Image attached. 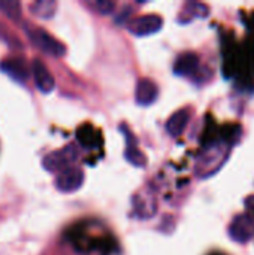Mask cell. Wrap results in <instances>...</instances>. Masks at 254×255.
I'll return each instance as SVG.
<instances>
[{"label": "cell", "instance_id": "cell-1", "mask_svg": "<svg viewBox=\"0 0 254 255\" xmlns=\"http://www.w3.org/2000/svg\"><path fill=\"white\" fill-rule=\"evenodd\" d=\"M24 31H25V36L28 37V40L36 48H39L43 54H46L49 57H55V58L63 57L66 54V46L58 39H55L51 33H48L45 28L37 27L31 22H25Z\"/></svg>", "mask_w": 254, "mask_h": 255}, {"label": "cell", "instance_id": "cell-2", "mask_svg": "<svg viewBox=\"0 0 254 255\" xmlns=\"http://www.w3.org/2000/svg\"><path fill=\"white\" fill-rule=\"evenodd\" d=\"M229 154V146L225 142H217L210 145L196 161V173L202 178H207L213 173H216L223 163L226 161Z\"/></svg>", "mask_w": 254, "mask_h": 255}, {"label": "cell", "instance_id": "cell-3", "mask_svg": "<svg viewBox=\"0 0 254 255\" xmlns=\"http://www.w3.org/2000/svg\"><path fill=\"white\" fill-rule=\"evenodd\" d=\"M78 160V149L73 145H67L58 151L49 152L43 157L42 160V166L45 170L48 172H61L70 166H73V163Z\"/></svg>", "mask_w": 254, "mask_h": 255}, {"label": "cell", "instance_id": "cell-4", "mask_svg": "<svg viewBox=\"0 0 254 255\" xmlns=\"http://www.w3.org/2000/svg\"><path fill=\"white\" fill-rule=\"evenodd\" d=\"M163 27V19L160 15L156 13H147V15H139L136 18H130L127 22V30L136 37H145L151 36L157 31H160Z\"/></svg>", "mask_w": 254, "mask_h": 255}, {"label": "cell", "instance_id": "cell-5", "mask_svg": "<svg viewBox=\"0 0 254 255\" xmlns=\"http://www.w3.org/2000/svg\"><path fill=\"white\" fill-rule=\"evenodd\" d=\"M84 185V172L76 166H70L61 170L55 178V188L60 193L70 194L78 191Z\"/></svg>", "mask_w": 254, "mask_h": 255}, {"label": "cell", "instance_id": "cell-6", "mask_svg": "<svg viewBox=\"0 0 254 255\" xmlns=\"http://www.w3.org/2000/svg\"><path fill=\"white\" fill-rule=\"evenodd\" d=\"M229 236L238 244H247L254 238V218L250 214L237 215L229 226Z\"/></svg>", "mask_w": 254, "mask_h": 255}, {"label": "cell", "instance_id": "cell-7", "mask_svg": "<svg viewBox=\"0 0 254 255\" xmlns=\"http://www.w3.org/2000/svg\"><path fill=\"white\" fill-rule=\"evenodd\" d=\"M31 75H33V79H34V85L40 93L49 94V93L54 91V88H55L54 76L51 75L46 64L42 60L34 58L31 61Z\"/></svg>", "mask_w": 254, "mask_h": 255}, {"label": "cell", "instance_id": "cell-8", "mask_svg": "<svg viewBox=\"0 0 254 255\" xmlns=\"http://www.w3.org/2000/svg\"><path fill=\"white\" fill-rule=\"evenodd\" d=\"M159 96V87L153 79L142 78L136 84L135 90V102L139 106H150L157 100Z\"/></svg>", "mask_w": 254, "mask_h": 255}, {"label": "cell", "instance_id": "cell-9", "mask_svg": "<svg viewBox=\"0 0 254 255\" xmlns=\"http://www.w3.org/2000/svg\"><path fill=\"white\" fill-rule=\"evenodd\" d=\"M192 118V109L190 108H183L177 112H174L169 120L166 121V131L172 137H178L184 133L189 121Z\"/></svg>", "mask_w": 254, "mask_h": 255}, {"label": "cell", "instance_id": "cell-10", "mask_svg": "<svg viewBox=\"0 0 254 255\" xmlns=\"http://www.w3.org/2000/svg\"><path fill=\"white\" fill-rule=\"evenodd\" d=\"M198 69H199V57L192 51L180 54L174 63V73L178 76H190L196 73Z\"/></svg>", "mask_w": 254, "mask_h": 255}, {"label": "cell", "instance_id": "cell-11", "mask_svg": "<svg viewBox=\"0 0 254 255\" xmlns=\"http://www.w3.org/2000/svg\"><path fill=\"white\" fill-rule=\"evenodd\" d=\"M120 130H123V133H124V136H126V142H127V148H126V152H124L126 160H127L130 164H133L135 167H144V166L147 164V158H145V155L138 149L136 142H135V136L130 133V130L127 128L126 124H123V126L120 127Z\"/></svg>", "mask_w": 254, "mask_h": 255}, {"label": "cell", "instance_id": "cell-12", "mask_svg": "<svg viewBox=\"0 0 254 255\" xmlns=\"http://www.w3.org/2000/svg\"><path fill=\"white\" fill-rule=\"evenodd\" d=\"M0 70L7 75L10 79L16 81L18 84H24L28 78V72H27V66L22 60L19 58H9L4 60L3 63H0Z\"/></svg>", "mask_w": 254, "mask_h": 255}, {"label": "cell", "instance_id": "cell-13", "mask_svg": "<svg viewBox=\"0 0 254 255\" xmlns=\"http://www.w3.org/2000/svg\"><path fill=\"white\" fill-rule=\"evenodd\" d=\"M205 16H208V6L207 4L198 3V1H189V3H186L184 9L181 10L178 21L183 24H187L195 18H205Z\"/></svg>", "mask_w": 254, "mask_h": 255}, {"label": "cell", "instance_id": "cell-14", "mask_svg": "<svg viewBox=\"0 0 254 255\" xmlns=\"http://www.w3.org/2000/svg\"><path fill=\"white\" fill-rule=\"evenodd\" d=\"M55 9H57V1L54 0H36L30 4V12L40 19L52 18Z\"/></svg>", "mask_w": 254, "mask_h": 255}, {"label": "cell", "instance_id": "cell-15", "mask_svg": "<svg viewBox=\"0 0 254 255\" xmlns=\"http://www.w3.org/2000/svg\"><path fill=\"white\" fill-rule=\"evenodd\" d=\"M0 10L10 19L18 21L21 18V3L16 0H0Z\"/></svg>", "mask_w": 254, "mask_h": 255}, {"label": "cell", "instance_id": "cell-16", "mask_svg": "<svg viewBox=\"0 0 254 255\" xmlns=\"http://www.w3.org/2000/svg\"><path fill=\"white\" fill-rule=\"evenodd\" d=\"M85 4L96 13H100V15H109L114 12L115 9V1H111V0H87Z\"/></svg>", "mask_w": 254, "mask_h": 255}, {"label": "cell", "instance_id": "cell-17", "mask_svg": "<svg viewBox=\"0 0 254 255\" xmlns=\"http://www.w3.org/2000/svg\"><path fill=\"white\" fill-rule=\"evenodd\" d=\"M130 16H132V7L130 6H124L123 10H120L115 16V24L117 25H121V24H127L130 21Z\"/></svg>", "mask_w": 254, "mask_h": 255}]
</instances>
